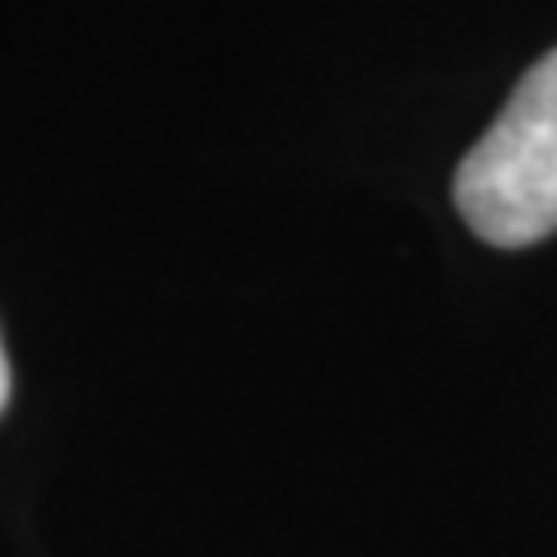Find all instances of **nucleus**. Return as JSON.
I'll use <instances>...</instances> for the list:
<instances>
[{
  "label": "nucleus",
  "mask_w": 557,
  "mask_h": 557,
  "mask_svg": "<svg viewBox=\"0 0 557 557\" xmlns=\"http://www.w3.org/2000/svg\"><path fill=\"white\" fill-rule=\"evenodd\" d=\"M465 223L493 247H534L557 233V51L511 89L507 108L456 172Z\"/></svg>",
  "instance_id": "1"
},
{
  "label": "nucleus",
  "mask_w": 557,
  "mask_h": 557,
  "mask_svg": "<svg viewBox=\"0 0 557 557\" xmlns=\"http://www.w3.org/2000/svg\"><path fill=\"white\" fill-rule=\"evenodd\" d=\"M5 399H10V362H5V344H0V413H5Z\"/></svg>",
  "instance_id": "2"
}]
</instances>
